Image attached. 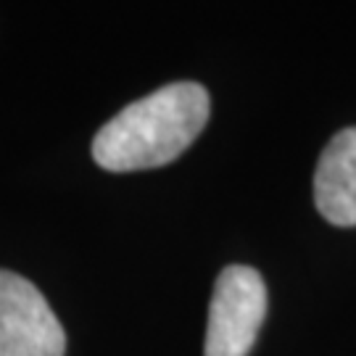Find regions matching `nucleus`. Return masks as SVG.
<instances>
[{
  "mask_svg": "<svg viewBox=\"0 0 356 356\" xmlns=\"http://www.w3.org/2000/svg\"><path fill=\"white\" fill-rule=\"evenodd\" d=\"M211 101L198 82H172L129 103L92 138V159L108 172H143L172 164L209 122Z\"/></svg>",
  "mask_w": 356,
  "mask_h": 356,
  "instance_id": "nucleus-1",
  "label": "nucleus"
},
{
  "mask_svg": "<svg viewBox=\"0 0 356 356\" xmlns=\"http://www.w3.org/2000/svg\"><path fill=\"white\" fill-rule=\"evenodd\" d=\"M267 317V285L254 267L219 272L209 306L204 356H248Z\"/></svg>",
  "mask_w": 356,
  "mask_h": 356,
  "instance_id": "nucleus-2",
  "label": "nucleus"
},
{
  "mask_svg": "<svg viewBox=\"0 0 356 356\" xmlns=\"http://www.w3.org/2000/svg\"><path fill=\"white\" fill-rule=\"evenodd\" d=\"M66 332L38 285L0 269V356H64Z\"/></svg>",
  "mask_w": 356,
  "mask_h": 356,
  "instance_id": "nucleus-3",
  "label": "nucleus"
},
{
  "mask_svg": "<svg viewBox=\"0 0 356 356\" xmlns=\"http://www.w3.org/2000/svg\"><path fill=\"white\" fill-rule=\"evenodd\" d=\"M314 204L335 227H356V127H346L325 145L314 172Z\"/></svg>",
  "mask_w": 356,
  "mask_h": 356,
  "instance_id": "nucleus-4",
  "label": "nucleus"
}]
</instances>
